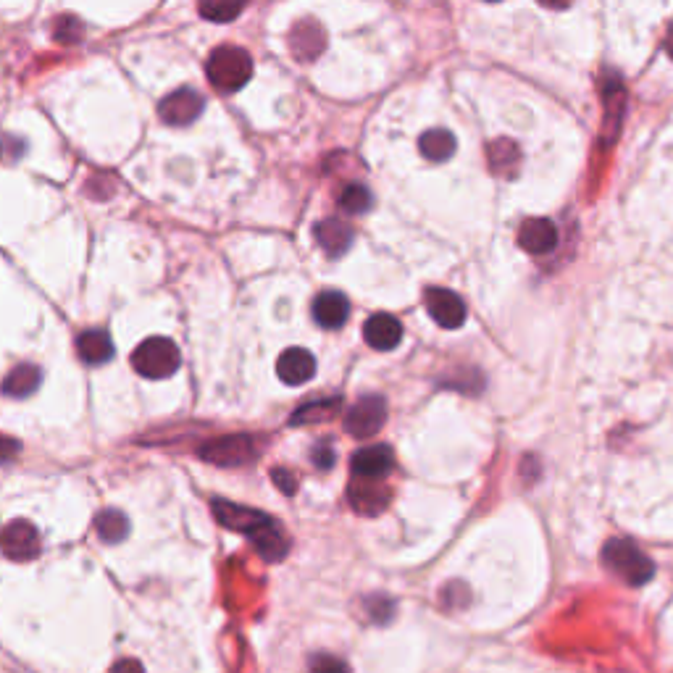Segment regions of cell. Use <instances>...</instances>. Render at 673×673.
Listing matches in <instances>:
<instances>
[{
	"label": "cell",
	"mask_w": 673,
	"mask_h": 673,
	"mask_svg": "<svg viewBox=\"0 0 673 673\" xmlns=\"http://www.w3.org/2000/svg\"><path fill=\"white\" fill-rule=\"evenodd\" d=\"M77 353L87 366H103V363L114 358L116 348L114 340L108 337V332H103V329H87V332L79 334Z\"/></svg>",
	"instance_id": "ac0fdd59"
},
{
	"label": "cell",
	"mask_w": 673,
	"mask_h": 673,
	"mask_svg": "<svg viewBox=\"0 0 673 673\" xmlns=\"http://www.w3.org/2000/svg\"><path fill=\"white\" fill-rule=\"evenodd\" d=\"M206 74L208 82L219 93H240L242 87L250 82V77H253V58H250L248 50L237 48V45H221L208 58Z\"/></svg>",
	"instance_id": "7a4b0ae2"
},
{
	"label": "cell",
	"mask_w": 673,
	"mask_h": 673,
	"mask_svg": "<svg viewBox=\"0 0 673 673\" xmlns=\"http://www.w3.org/2000/svg\"><path fill=\"white\" fill-rule=\"evenodd\" d=\"M313 234H316L319 248L324 250L329 258H340L342 253H348V248L353 245V229H350L342 219L319 221L316 229H313Z\"/></svg>",
	"instance_id": "e0dca14e"
},
{
	"label": "cell",
	"mask_w": 673,
	"mask_h": 673,
	"mask_svg": "<svg viewBox=\"0 0 673 673\" xmlns=\"http://www.w3.org/2000/svg\"><path fill=\"white\" fill-rule=\"evenodd\" d=\"M277 374L284 384L300 387V384L311 382L316 374V358L303 348H290L279 355Z\"/></svg>",
	"instance_id": "9a60e30c"
},
{
	"label": "cell",
	"mask_w": 673,
	"mask_h": 673,
	"mask_svg": "<svg viewBox=\"0 0 673 673\" xmlns=\"http://www.w3.org/2000/svg\"><path fill=\"white\" fill-rule=\"evenodd\" d=\"M489 161H492V169L497 171L511 169V166H516L518 161V148L511 140L495 142V145L489 148Z\"/></svg>",
	"instance_id": "d4e9b609"
},
{
	"label": "cell",
	"mask_w": 673,
	"mask_h": 673,
	"mask_svg": "<svg viewBox=\"0 0 673 673\" xmlns=\"http://www.w3.org/2000/svg\"><path fill=\"white\" fill-rule=\"evenodd\" d=\"M95 532L103 542L108 545H116V542H124L129 534V518L121 511H103L95 518Z\"/></svg>",
	"instance_id": "7402d4cb"
},
{
	"label": "cell",
	"mask_w": 673,
	"mask_h": 673,
	"mask_svg": "<svg viewBox=\"0 0 673 673\" xmlns=\"http://www.w3.org/2000/svg\"><path fill=\"white\" fill-rule=\"evenodd\" d=\"M603 563L631 587H642L655 576V563L631 539H608L603 547Z\"/></svg>",
	"instance_id": "3957f363"
},
{
	"label": "cell",
	"mask_w": 673,
	"mask_h": 673,
	"mask_svg": "<svg viewBox=\"0 0 673 673\" xmlns=\"http://www.w3.org/2000/svg\"><path fill=\"white\" fill-rule=\"evenodd\" d=\"M182 366L179 348L166 337H148L132 353V369L145 379H169Z\"/></svg>",
	"instance_id": "277c9868"
},
{
	"label": "cell",
	"mask_w": 673,
	"mask_h": 673,
	"mask_svg": "<svg viewBox=\"0 0 673 673\" xmlns=\"http://www.w3.org/2000/svg\"><path fill=\"white\" fill-rule=\"evenodd\" d=\"M19 450H22V445H19V442L0 434V463H8L11 458H16V455H19Z\"/></svg>",
	"instance_id": "4dcf8cb0"
},
{
	"label": "cell",
	"mask_w": 673,
	"mask_h": 673,
	"mask_svg": "<svg viewBox=\"0 0 673 673\" xmlns=\"http://www.w3.org/2000/svg\"><path fill=\"white\" fill-rule=\"evenodd\" d=\"M200 458L213 466H248L258 458V445L250 434H227L221 440H213L200 447Z\"/></svg>",
	"instance_id": "5b68a950"
},
{
	"label": "cell",
	"mask_w": 673,
	"mask_h": 673,
	"mask_svg": "<svg viewBox=\"0 0 673 673\" xmlns=\"http://www.w3.org/2000/svg\"><path fill=\"white\" fill-rule=\"evenodd\" d=\"M666 53L673 58V27L668 29V35H666Z\"/></svg>",
	"instance_id": "d6a6232c"
},
{
	"label": "cell",
	"mask_w": 673,
	"mask_h": 673,
	"mask_svg": "<svg viewBox=\"0 0 673 673\" xmlns=\"http://www.w3.org/2000/svg\"><path fill=\"white\" fill-rule=\"evenodd\" d=\"M203 95L192 87H179L174 93H169L166 98L158 103V116L161 121L171 124V127H187L192 121L203 114Z\"/></svg>",
	"instance_id": "52a82bcc"
},
{
	"label": "cell",
	"mask_w": 673,
	"mask_h": 673,
	"mask_svg": "<svg viewBox=\"0 0 673 673\" xmlns=\"http://www.w3.org/2000/svg\"><path fill=\"white\" fill-rule=\"evenodd\" d=\"M350 468L358 479H369V482H379L395 468V453L387 445H371L363 447L353 455Z\"/></svg>",
	"instance_id": "8fae6325"
},
{
	"label": "cell",
	"mask_w": 673,
	"mask_h": 673,
	"mask_svg": "<svg viewBox=\"0 0 673 673\" xmlns=\"http://www.w3.org/2000/svg\"><path fill=\"white\" fill-rule=\"evenodd\" d=\"M518 245L532 256H547L558 248V229L550 219H526L518 229Z\"/></svg>",
	"instance_id": "7c38bea8"
},
{
	"label": "cell",
	"mask_w": 673,
	"mask_h": 673,
	"mask_svg": "<svg viewBox=\"0 0 673 673\" xmlns=\"http://www.w3.org/2000/svg\"><path fill=\"white\" fill-rule=\"evenodd\" d=\"M108 673H145V668H142L140 660L124 658V660H119V663H114V668H111Z\"/></svg>",
	"instance_id": "1f68e13d"
},
{
	"label": "cell",
	"mask_w": 673,
	"mask_h": 673,
	"mask_svg": "<svg viewBox=\"0 0 673 673\" xmlns=\"http://www.w3.org/2000/svg\"><path fill=\"white\" fill-rule=\"evenodd\" d=\"M384 421H387V400L382 395H366L345 413V432L355 440H369L379 434Z\"/></svg>",
	"instance_id": "8992f818"
},
{
	"label": "cell",
	"mask_w": 673,
	"mask_h": 673,
	"mask_svg": "<svg viewBox=\"0 0 673 673\" xmlns=\"http://www.w3.org/2000/svg\"><path fill=\"white\" fill-rule=\"evenodd\" d=\"M211 511L221 526H227L232 532H240L253 542L263 560L279 563L290 553V537L282 532V526L269 516V513L248 508V505L229 503L216 497L211 503Z\"/></svg>",
	"instance_id": "6da1fadb"
},
{
	"label": "cell",
	"mask_w": 673,
	"mask_h": 673,
	"mask_svg": "<svg viewBox=\"0 0 673 673\" xmlns=\"http://www.w3.org/2000/svg\"><path fill=\"white\" fill-rule=\"evenodd\" d=\"M198 11L208 22L224 24L232 22V19H237L242 14V3H200Z\"/></svg>",
	"instance_id": "cb8c5ba5"
},
{
	"label": "cell",
	"mask_w": 673,
	"mask_h": 673,
	"mask_svg": "<svg viewBox=\"0 0 673 673\" xmlns=\"http://www.w3.org/2000/svg\"><path fill=\"white\" fill-rule=\"evenodd\" d=\"M40 382H43V371L37 369L35 363H19L16 369L6 374V379L0 384V392L11 400H24L40 387Z\"/></svg>",
	"instance_id": "d6986e66"
},
{
	"label": "cell",
	"mask_w": 673,
	"mask_h": 673,
	"mask_svg": "<svg viewBox=\"0 0 673 673\" xmlns=\"http://www.w3.org/2000/svg\"><path fill=\"white\" fill-rule=\"evenodd\" d=\"M363 340L369 342L374 350H395L403 340V324L390 316V313H374L366 324H363Z\"/></svg>",
	"instance_id": "5bb4252c"
},
{
	"label": "cell",
	"mask_w": 673,
	"mask_h": 673,
	"mask_svg": "<svg viewBox=\"0 0 673 673\" xmlns=\"http://www.w3.org/2000/svg\"><path fill=\"white\" fill-rule=\"evenodd\" d=\"M271 479L277 482L279 492H284V495H295V489H298V479H295L292 471H287V468H274V471H271Z\"/></svg>",
	"instance_id": "f546056e"
},
{
	"label": "cell",
	"mask_w": 673,
	"mask_h": 673,
	"mask_svg": "<svg viewBox=\"0 0 673 673\" xmlns=\"http://www.w3.org/2000/svg\"><path fill=\"white\" fill-rule=\"evenodd\" d=\"M348 316L350 303L342 292H321L319 298L313 300V319H316L319 326H324V329H340V326H345Z\"/></svg>",
	"instance_id": "2e32d148"
},
{
	"label": "cell",
	"mask_w": 673,
	"mask_h": 673,
	"mask_svg": "<svg viewBox=\"0 0 673 673\" xmlns=\"http://www.w3.org/2000/svg\"><path fill=\"white\" fill-rule=\"evenodd\" d=\"M366 608H369V616L374 624H387L392 618V613H395V603H392L390 597L382 595L369 597V600H366Z\"/></svg>",
	"instance_id": "83f0119b"
},
{
	"label": "cell",
	"mask_w": 673,
	"mask_h": 673,
	"mask_svg": "<svg viewBox=\"0 0 673 673\" xmlns=\"http://www.w3.org/2000/svg\"><path fill=\"white\" fill-rule=\"evenodd\" d=\"M418 148H421V156L432 163H445L453 158L458 142H455L453 132H447V129H429L418 140Z\"/></svg>",
	"instance_id": "ffe728a7"
},
{
	"label": "cell",
	"mask_w": 673,
	"mask_h": 673,
	"mask_svg": "<svg viewBox=\"0 0 673 673\" xmlns=\"http://www.w3.org/2000/svg\"><path fill=\"white\" fill-rule=\"evenodd\" d=\"M0 547H3V555L16 563H24V560H32L40 555V532L35 526L19 518V521H11V524L3 529L0 534Z\"/></svg>",
	"instance_id": "ba28073f"
},
{
	"label": "cell",
	"mask_w": 673,
	"mask_h": 673,
	"mask_svg": "<svg viewBox=\"0 0 673 673\" xmlns=\"http://www.w3.org/2000/svg\"><path fill=\"white\" fill-rule=\"evenodd\" d=\"M342 400L340 397H319V400H311L305 403L303 408L292 413L290 426H303V424H321V421H329L340 413Z\"/></svg>",
	"instance_id": "44dd1931"
},
{
	"label": "cell",
	"mask_w": 673,
	"mask_h": 673,
	"mask_svg": "<svg viewBox=\"0 0 673 673\" xmlns=\"http://www.w3.org/2000/svg\"><path fill=\"white\" fill-rule=\"evenodd\" d=\"M290 48L298 61H316L326 48V32L316 19H303L295 24L290 35Z\"/></svg>",
	"instance_id": "4fadbf2b"
},
{
	"label": "cell",
	"mask_w": 673,
	"mask_h": 673,
	"mask_svg": "<svg viewBox=\"0 0 673 673\" xmlns=\"http://www.w3.org/2000/svg\"><path fill=\"white\" fill-rule=\"evenodd\" d=\"M392 500L390 487H384L379 482H369V479H355L348 487V503L353 505L355 513L361 516H379L387 511V505Z\"/></svg>",
	"instance_id": "30bf717a"
},
{
	"label": "cell",
	"mask_w": 673,
	"mask_h": 673,
	"mask_svg": "<svg viewBox=\"0 0 673 673\" xmlns=\"http://www.w3.org/2000/svg\"><path fill=\"white\" fill-rule=\"evenodd\" d=\"M311 461H313V466L319 468V471H329V468L337 463V450H334V447L326 440L319 442V445L311 450Z\"/></svg>",
	"instance_id": "f1b7e54d"
},
{
	"label": "cell",
	"mask_w": 673,
	"mask_h": 673,
	"mask_svg": "<svg viewBox=\"0 0 673 673\" xmlns=\"http://www.w3.org/2000/svg\"><path fill=\"white\" fill-rule=\"evenodd\" d=\"M424 305L429 316H432L442 329H461L466 324V303L461 295L453 290H442V287H429L424 295Z\"/></svg>",
	"instance_id": "9c48e42d"
},
{
	"label": "cell",
	"mask_w": 673,
	"mask_h": 673,
	"mask_svg": "<svg viewBox=\"0 0 673 673\" xmlns=\"http://www.w3.org/2000/svg\"><path fill=\"white\" fill-rule=\"evenodd\" d=\"M371 206H374V195H371L369 187L348 185L340 192V208L345 213L361 216V213L371 211Z\"/></svg>",
	"instance_id": "603a6c76"
},
{
	"label": "cell",
	"mask_w": 673,
	"mask_h": 673,
	"mask_svg": "<svg viewBox=\"0 0 673 673\" xmlns=\"http://www.w3.org/2000/svg\"><path fill=\"white\" fill-rule=\"evenodd\" d=\"M311 673H350V666L332 652H316L311 658Z\"/></svg>",
	"instance_id": "4316f807"
},
{
	"label": "cell",
	"mask_w": 673,
	"mask_h": 673,
	"mask_svg": "<svg viewBox=\"0 0 673 673\" xmlns=\"http://www.w3.org/2000/svg\"><path fill=\"white\" fill-rule=\"evenodd\" d=\"M82 35H85V27L79 22L77 16H61L56 24V40L64 45H77L82 43Z\"/></svg>",
	"instance_id": "484cf974"
}]
</instances>
